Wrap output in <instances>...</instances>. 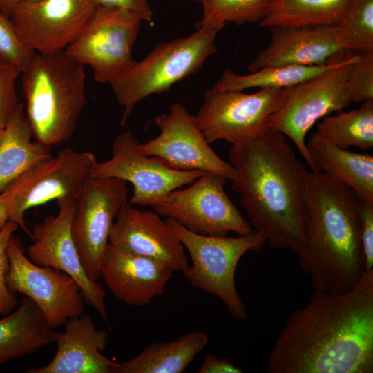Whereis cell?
<instances>
[{"label": "cell", "instance_id": "1", "mask_svg": "<svg viewBox=\"0 0 373 373\" xmlns=\"http://www.w3.org/2000/svg\"><path fill=\"white\" fill-rule=\"evenodd\" d=\"M267 372L372 373L373 269L347 291L314 289L279 331Z\"/></svg>", "mask_w": 373, "mask_h": 373}, {"label": "cell", "instance_id": "2", "mask_svg": "<svg viewBox=\"0 0 373 373\" xmlns=\"http://www.w3.org/2000/svg\"><path fill=\"white\" fill-rule=\"evenodd\" d=\"M230 180L254 231L274 249L296 254L303 243L309 171L283 133L268 128L258 137L231 144Z\"/></svg>", "mask_w": 373, "mask_h": 373}, {"label": "cell", "instance_id": "3", "mask_svg": "<svg viewBox=\"0 0 373 373\" xmlns=\"http://www.w3.org/2000/svg\"><path fill=\"white\" fill-rule=\"evenodd\" d=\"M357 194L340 179L309 171L303 243L296 254L314 289L343 292L365 272Z\"/></svg>", "mask_w": 373, "mask_h": 373}, {"label": "cell", "instance_id": "4", "mask_svg": "<svg viewBox=\"0 0 373 373\" xmlns=\"http://www.w3.org/2000/svg\"><path fill=\"white\" fill-rule=\"evenodd\" d=\"M84 67L65 50L35 52L21 73L25 112L35 141L50 148L73 136L86 104Z\"/></svg>", "mask_w": 373, "mask_h": 373}, {"label": "cell", "instance_id": "5", "mask_svg": "<svg viewBox=\"0 0 373 373\" xmlns=\"http://www.w3.org/2000/svg\"><path fill=\"white\" fill-rule=\"evenodd\" d=\"M188 37L158 44L146 57L111 82L118 104L124 108V126L140 101L168 92L176 82L195 73L216 53L217 30L201 28Z\"/></svg>", "mask_w": 373, "mask_h": 373}, {"label": "cell", "instance_id": "6", "mask_svg": "<svg viewBox=\"0 0 373 373\" xmlns=\"http://www.w3.org/2000/svg\"><path fill=\"white\" fill-rule=\"evenodd\" d=\"M191 260L182 273L191 285L218 298L231 315L247 320L246 307L236 289L235 274L241 258L248 251H258L266 240L254 231L238 237L204 236L190 231L166 218Z\"/></svg>", "mask_w": 373, "mask_h": 373}, {"label": "cell", "instance_id": "7", "mask_svg": "<svg viewBox=\"0 0 373 373\" xmlns=\"http://www.w3.org/2000/svg\"><path fill=\"white\" fill-rule=\"evenodd\" d=\"M358 57L349 51L340 52L321 74L285 88L283 104L267 120L269 128L283 133L295 144L312 171L317 170L307 148L306 135L318 120L350 106L346 82L350 67Z\"/></svg>", "mask_w": 373, "mask_h": 373}, {"label": "cell", "instance_id": "8", "mask_svg": "<svg viewBox=\"0 0 373 373\" xmlns=\"http://www.w3.org/2000/svg\"><path fill=\"white\" fill-rule=\"evenodd\" d=\"M227 179L204 171L184 189L172 191L152 205L160 216L195 233L224 236L229 232L247 235L254 231L227 195Z\"/></svg>", "mask_w": 373, "mask_h": 373}, {"label": "cell", "instance_id": "9", "mask_svg": "<svg viewBox=\"0 0 373 373\" xmlns=\"http://www.w3.org/2000/svg\"><path fill=\"white\" fill-rule=\"evenodd\" d=\"M141 21L128 10L98 5L65 51L73 59L89 66L97 82L111 84L135 62L132 50Z\"/></svg>", "mask_w": 373, "mask_h": 373}, {"label": "cell", "instance_id": "10", "mask_svg": "<svg viewBox=\"0 0 373 373\" xmlns=\"http://www.w3.org/2000/svg\"><path fill=\"white\" fill-rule=\"evenodd\" d=\"M97 162L93 153L66 148L56 157L51 155L36 163L3 191L10 199L9 220L30 236L25 222L26 212L53 200H75Z\"/></svg>", "mask_w": 373, "mask_h": 373}, {"label": "cell", "instance_id": "11", "mask_svg": "<svg viewBox=\"0 0 373 373\" xmlns=\"http://www.w3.org/2000/svg\"><path fill=\"white\" fill-rule=\"evenodd\" d=\"M285 97V88H260L247 94L212 87L204 93L195 117L209 144L221 140L231 144L249 141L269 128V117L282 106Z\"/></svg>", "mask_w": 373, "mask_h": 373}, {"label": "cell", "instance_id": "12", "mask_svg": "<svg viewBox=\"0 0 373 373\" xmlns=\"http://www.w3.org/2000/svg\"><path fill=\"white\" fill-rule=\"evenodd\" d=\"M9 265L6 276L8 288L30 298L53 329L84 311V296L70 275L49 266L32 262L25 255L21 241L14 234L7 245Z\"/></svg>", "mask_w": 373, "mask_h": 373}, {"label": "cell", "instance_id": "13", "mask_svg": "<svg viewBox=\"0 0 373 373\" xmlns=\"http://www.w3.org/2000/svg\"><path fill=\"white\" fill-rule=\"evenodd\" d=\"M126 182L90 177L75 199L71 233L87 276L97 281L114 221L128 202Z\"/></svg>", "mask_w": 373, "mask_h": 373}, {"label": "cell", "instance_id": "14", "mask_svg": "<svg viewBox=\"0 0 373 373\" xmlns=\"http://www.w3.org/2000/svg\"><path fill=\"white\" fill-rule=\"evenodd\" d=\"M138 144L131 131H123L112 144L110 159L97 162L90 175L131 183L133 190L128 202L132 205L152 207L172 191L191 184L204 172L169 168L157 158L142 153Z\"/></svg>", "mask_w": 373, "mask_h": 373}, {"label": "cell", "instance_id": "15", "mask_svg": "<svg viewBox=\"0 0 373 373\" xmlns=\"http://www.w3.org/2000/svg\"><path fill=\"white\" fill-rule=\"evenodd\" d=\"M153 122L160 133L145 143H139L137 149L142 153L173 169L207 171L229 180L235 177L233 167L209 146L195 115L182 104H173L168 113L157 115Z\"/></svg>", "mask_w": 373, "mask_h": 373}, {"label": "cell", "instance_id": "16", "mask_svg": "<svg viewBox=\"0 0 373 373\" xmlns=\"http://www.w3.org/2000/svg\"><path fill=\"white\" fill-rule=\"evenodd\" d=\"M97 6L95 0H23L10 18L26 46L37 53L54 54L79 36Z\"/></svg>", "mask_w": 373, "mask_h": 373}, {"label": "cell", "instance_id": "17", "mask_svg": "<svg viewBox=\"0 0 373 373\" xmlns=\"http://www.w3.org/2000/svg\"><path fill=\"white\" fill-rule=\"evenodd\" d=\"M57 201V214L49 216L34 225L30 234L33 242L27 248L28 258L37 265L54 267L73 277L82 289L84 301L107 323L105 291L87 276L73 238L71 222L75 200L62 198Z\"/></svg>", "mask_w": 373, "mask_h": 373}, {"label": "cell", "instance_id": "18", "mask_svg": "<svg viewBox=\"0 0 373 373\" xmlns=\"http://www.w3.org/2000/svg\"><path fill=\"white\" fill-rule=\"evenodd\" d=\"M155 211H141L128 202L120 209L108 243L126 252L168 264L174 271L189 266L184 247L165 220Z\"/></svg>", "mask_w": 373, "mask_h": 373}, {"label": "cell", "instance_id": "19", "mask_svg": "<svg viewBox=\"0 0 373 373\" xmlns=\"http://www.w3.org/2000/svg\"><path fill=\"white\" fill-rule=\"evenodd\" d=\"M173 272L162 261L126 252L110 243L100 265V276L111 294L133 306L149 305L162 294Z\"/></svg>", "mask_w": 373, "mask_h": 373}, {"label": "cell", "instance_id": "20", "mask_svg": "<svg viewBox=\"0 0 373 373\" xmlns=\"http://www.w3.org/2000/svg\"><path fill=\"white\" fill-rule=\"evenodd\" d=\"M336 26L270 27L269 44L247 68L252 73L267 66L325 64L344 51L337 42Z\"/></svg>", "mask_w": 373, "mask_h": 373}, {"label": "cell", "instance_id": "21", "mask_svg": "<svg viewBox=\"0 0 373 373\" xmlns=\"http://www.w3.org/2000/svg\"><path fill=\"white\" fill-rule=\"evenodd\" d=\"M62 333L56 332L57 351L46 365L29 369L28 373H111L113 361L102 354L108 332L95 327L88 314L68 319Z\"/></svg>", "mask_w": 373, "mask_h": 373}, {"label": "cell", "instance_id": "22", "mask_svg": "<svg viewBox=\"0 0 373 373\" xmlns=\"http://www.w3.org/2000/svg\"><path fill=\"white\" fill-rule=\"evenodd\" d=\"M307 148L317 170L347 184L365 202L373 203V157L341 149L316 132L309 137Z\"/></svg>", "mask_w": 373, "mask_h": 373}, {"label": "cell", "instance_id": "23", "mask_svg": "<svg viewBox=\"0 0 373 373\" xmlns=\"http://www.w3.org/2000/svg\"><path fill=\"white\" fill-rule=\"evenodd\" d=\"M55 335L38 306L22 298L17 310L0 319V365L54 343Z\"/></svg>", "mask_w": 373, "mask_h": 373}, {"label": "cell", "instance_id": "24", "mask_svg": "<svg viewBox=\"0 0 373 373\" xmlns=\"http://www.w3.org/2000/svg\"><path fill=\"white\" fill-rule=\"evenodd\" d=\"M208 342L205 332L194 331L171 341L153 343L132 359L113 362L111 373H182Z\"/></svg>", "mask_w": 373, "mask_h": 373}, {"label": "cell", "instance_id": "25", "mask_svg": "<svg viewBox=\"0 0 373 373\" xmlns=\"http://www.w3.org/2000/svg\"><path fill=\"white\" fill-rule=\"evenodd\" d=\"M32 132L19 102L3 129L0 143V193L28 169L51 156L50 148L32 141Z\"/></svg>", "mask_w": 373, "mask_h": 373}, {"label": "cell", "instance_id": "26", "mask_svg": "<svg viewBox=\"0 0 373 373\" xmlns=\"http://www.w3.org/2000/svg\"><path fill=\"white\" fill-rule=\"evenodd\" d=\"M351 0H271L260 26H336L344 16Z\"/></svg>", "mask_w": 373, "mask_h": 373}, {"label": "cell", "instance_id": "27", "mask_svg": "<svg viewBox=\"0 0 373 373\" xmlns=\"http://www.w3.org/2000/svg\"><path fill=\"white\" fill-rule=\"evenodd\" d=\"M332 63L330 59L328 63L319 66H267L248 75H239L226 70L213 88L227 91H244L251 88L284 89L317 76Z\"/></svg>", "mask_w": 373, "mask_h": 373}, {"label": "cell", "instance_id": "28", "mask_svg": "<svg viewBox=\"0 0 373 373\" xmlns=\"http://www.w3.org/2000/svg\"><path fill=\"white\" fill-rule=\"evenodd\" d=\"M327 115L318 124L316 133L335 146L348 149L354 146L363 151L373 147V99L362 102L349 112Z\"/></svg>", "mask_w": 373, "mask_h": 373}, {"label": "cell", "instance_id": "29", "mask_svg": "<svg viewBox=\"0 0 373 373\" xmlns=\"http://www.w3.org/2000/svg\"><path fill=\"white\" fill-rule=\"evenodd\" d=\"M202 6L197 28L221 30L227 23L238 26L260 22L271 0H193Z\"/></svg>", "mask_w": 373, "mask_h": 373}, {"label": "cell", "instance_id": "30", "mask_svg": "<svg viewBox=\"0 0 373 373\" xmlns=\"http://www.w3.org/2000/svg\"><path fill=\"white\" fill-rule=\"evenodd\" d=\"M336 28L343 50L354 54L373 52V0H351Z\"/></svg>", "mask_w": 373, "mask_h": 373}, {"label": "cell", "instance_id": "31", "mask_svg": "<svg viewBox=\"0 0 373 373\" xmlns=\"http://www.w3.org/2000/svg\"><path fill=\"white\" fill-rule=\"evenodd\" d=\"M35 53L21 41L11 19L0 12V59L22 73Z\"/></svg>", "mask_w": 373, "mask_h": 373}, {"label": "cell", "instance_id": "32", "mask_svg": "<svg viewBox=\"0 0 373 373\" xmlns=\"http://www.w3.org/2000/svg\"><path fill=\"white\" fill-rule=\"evenodd\" d=\"M346 90L351 102L373 99V52L359 54L352 64Z\"/></svg>", "mask_w": 373, "mask_h": 373}, {"label": "cell", "instance_id": "33", "mask_svg": "<svg viewBox=\"0 0 373 373\" xmlns=\"http://www.w3.org/2000/svg\"><path fill=\"white\" fill-rule=\"evenodd\" d=\"M21 73L0 59V129H4L19 102L15 81Z\"/></svg>", "mask_w": 373, "mask_h": 373}, {"label": "cell", "instance_id": "34", "mask_svg": "<svg viewBox=\"0 0 373 373\" xmlns=\"http://www.w3.org/2000/svg\"><path fill=\"white\" fill-rule=\"evenodd\" d=\"M18 227L16 222L8 220L0 228V313L3 315L10 313L17 304L15 293L8 288L6 276L9 265L7 245Z\"/></svg>", "mask_w": 373, "mask_h": 373}, {"label": "cell", "instance_id": "35", "mask_svg": "<svg viewBox=\"0 0 373 373\" xmlns=\"http://www.w3.org/2000/svg\"><path fill=\"white\" fill-rule=\"evenodd\" d=\"M361 240L365 271L373 269V203L362 201L361 207Z\"/></svg>", "mask_w": 373, "mask_h": 373}, {"label": "cell", "instance_id": "36", "mask_svg": "<svg viewBox=\"0 0 373 373\" xmlns=\"http://www.w3.org/2000/svg\"><path fill=\"white\" fill-rule=\"evenodd\" d=\"M99 6L128 10L137 15L142 21L151 22L153 11L148 0H95Z\"/></svg>", "mask_w": 373, "mask_h": 373}, {"label": "cell", "instance_id": "37", "mask_svg": "<svg viewBox=\"0 0 373 373\" xmlns=\"http://www.w3.org/2000/svg\"><path fill=\"white\" fill-rule=\"evenodd\" d=\"M198 373H241L242 370L233 363L207 354L198 371Z\"/></svg>", "mask_w": 373, "mask_h": 373}, {"label": "cell", "instance_id": "38", "mask_svg": "<svg viewBox=\"0 0 373 373\" xmlns=\"http://www.w3.org/2000/svg\"><path fill=\"white\" fill-rule=\"evenodd\" d=\"M10 217V199L6 191L0 193V228L8 220Z\"/></svg>", "mask_w": 373, "mask_h": 373}, {"label": "cell", "instance_id": "39", "mask_svg": "<svg viewBox=\"0 0 373 373\" xmlns=\"http://www.w3.org/2000/svg\"><path fill=\"white\" fill-rule=\"evenodd\" d=\"M23 0H0V12L8 17L16 6Z\"/></svg>", "mask_w": 373, "mask_h": 373}, {"label": "cell", "instance_id": "40", "mask_svg": "<svg viewBox=\"0 0 373 373\" xmlns=\"http://www.w3.org/2000/svg\"><path fill=\"white\" fill-rule=\"evenodd\" d=\"M3 135V129H0V143L1 142Z\"/></svg>", "mask_w": 373, "mask_h": 373}, {"label": "cell", "instance_id": "41", "mask_svg": "<svg viewBox=\"0 0 373 373\" xmlns=\"http://www.w3.org/2000/svg\"><path fill=\"white\" fill-rule=\"evenodd\" d=\"M0 314H1V313H0Z\"/></svg>", "mask_w": 373, "mask_h": 373}]
</instances>
